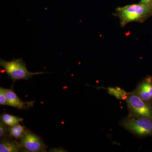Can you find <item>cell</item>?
I'll return each mask as SVG.
<instances>
[{"mask_svg": "<svg viewBox=\"0 0 152 152\" xmlns=\"http://www.w3.org/2000/svg\"><path fill=\"white\" fill-rule=\"evenodd\" d=\"M108 91L110 94L113 95L118 99L125 100L128 94V93L126 92L124 90L118 87L115 88H110L108 89Z\"/></svg>", "mask_w": 152, "mask_h": 152, "instance_id": "cell-11", "label": "cell"}, {"mask_svg": "<svg viewBox=\"0 0 152 152\" xmlns=\"http://www.w3.org/2000/svg\"><path fill=\"white\" fill-rule=\"evenodd\" d=\"M5 88L0 87V104L1 105L7 106V98L5 93Z\"/></svg>", "mask_w": 152, "mask_h": 152, "instance_id": "cell-13", "label": "cell"}, {"mask_svg": "<svg viewBox=\"0 0 152 152\" xmlns=\"http://www.w3.org/2000/svg\"><path fill=\"white\" fill-rule=\"evenodd\" d=\"M120 125L130 133L140 138L152 137V120L145 117L128 115Z\"/></svg>", "mask_w": 152, "mask_h": 152, "instance_id": "cell-2", "label": "cell"}, {"mask_svg": "<svg viewBox=\"0 0 152 152\" xmlns=\"http://www.w3.org/2000/svg\"><path fill=\"white\" fill-rule=\"evenodd\" d=\"M9 132L11 137L17 139H21L26 132L24 127L19 124L9 128Z\"/></svg>", "mask_w": 152, "mask_h": 152, "instance_id": "cell-10", "label": "cell"}, {"mask_svg": "<svg viewBox=\"0 0 152 152\" xmlns=\"http://www.w3.org/2000/svg\"><path fill=\"white\" fill-rule=\"evenodd\" d=\"M21 147L20 144L16 141L2 140L0 143V152H18Z\"/></svg>", "mask_w": 152, "mask_h": 152, "instance_id": "cell-8", "label": "cell"}, {"mask_svg": "<svg viewBox=\"0 0 152 152\" xmlns=\"http://www.w3.org/2000/svg\"><path fill=\"white\" fill-rule=\"evenodd\" d=\"M0 66L4 69L9 78L14 82L20 80H28L35 75L47 73L43 72H31L28 71L23 59H13L11 61L0 59Z\"/></svg>", "mask_w": 152, "mask_h": 152, "instance_id": "cell-3", "label": "cell"}, {"mask_svg": "<svg viewBox=\"0 0 152 152\" xmlns=\"http://www.w3.org/2000/svg\"><path fill=\"white\" fill-rule=\"evenodd\" d=\"M125 100L127 105L129 114L152 120V104L146 102L132 92L128 93Z\"/></svg>", "mask_w": 152, "mask_h": 152, "instance_id": "cell-4", "label": "cell"}, {"mask_svg": "<svg viewBox=\"0 0 152 152\" xmlns=\"http://www.w3.org/2000/svg\"><path fill=\"white\" fill-rule=\"evenodd\" d=\"M144 101L152 104V76L148 75L139 83L132 92Z\"/></svg>", "mask_w": 152, "mask_h": 152, "instance_id": "cell-6", "label": "cell"}, {"mask_svg": "<svg viewBox=\"0 0 152 152\" xmlns=\"http://www.w3.org/2000/svg\"><path fill=\"white\" fill-rule=\"evenodd\" d=\"M7 98V106L14 107L19 110L26 109L33 106L34 102H24L22 101L14 91L12 88L5 89Z\"/></svg>", "mask_w": 152, "mask_h": 152, "instance_id": "cell-7", "label": "cell"}, {"mask_svg": "<svg viewBox=\"0 0 152 152\" xmlns=\"http://www.w3.org/2000/svg\"><path fill=\"white\" fill-rule=\"evenodd\" d=\"M20 145L30 152L46 151V148L43 142L35 134L26 131L24 135L21 139Z\"/></svg>", "mask_w": 152, "mask_h": 152, "instance_id": "cell-5", "label": "cell"}, {"mask_svg": "<svg viewBox=\"0 0 152 152\" xmlns=\"http://www.w3.org/2000/svg\"><path fill=\"white\" fill-rule=\"evenodd\" d=\"M1 120L5 124L10 127L18 124L23 121V118L12 115L6 113L1 115Z\"/></svg>", "mask_w": 152, "mask_h": 152, "instance_id": "cell-9", "label": "cell"}, {"mask_svg": "<svg viewBox=\"0 0 152 152\" xmlns=\"http://www.w3.org/2000/svg\"><path fill=\"white\" fill-rule=\"evenodd\" d=\"M152 0H141L140 3L141 4H145V3H147L152 2Z\"/></svg>", "mask_w": 152, "mask_h": 152, "instance_id": "cell-14", "label": "cell"}, {"mask_svg": "<svg viewBox=\"0 0 152 152\" xmlns=\"http://www.w3.org/2000/svg\"><path fill=\"white\" fill-rule=\"evenodd\" d=\"M113 15L119 18L122 28L133 22L144 23L152 17V1L118 7Z\"/></svg>", "mask_w": 152, "mask_h": 152, "instance_id": "cell-1", "label": "cell"}, {"mask_svg": "<svg viewBox=\"0 0 152 152\" xmlns=\"http://www.w3.org/2000/svg\"><path fill=\"white\" fill-rule=\"evenodd\" d=\"M9 132V129L6 126V125L1 121L0 122V138L2 140L5 138Z\"/></svg>", "mask_w": 152, "mask_h": 152, "instance_id": "cell-12", "label": "cell"}]
</instances>
